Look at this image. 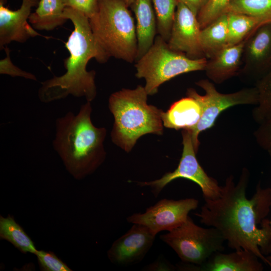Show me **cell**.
Returning <instances> with one entry per match:
<instances>
[{
    "label": "cell",
    "instance_id": "cell-1",
    "mask_svg": "<svg viewBox=\"0 0 271 271\" xmlns=\"http://www.w3.org/2000/svg\"><path fill=\"white\" fill-rule=\"evenodd\" d=\"M249 177L246 168L236 184L232 175L228 177L219 196L204 199L200 211L195 215L201 223L218 229L230 248L250 250L270 267L265 255L271 230L269 220L265 218L270 209L271 188H263L259 183L254 194L247 198Z\"/></svg>",
    "mask_w": 271,
    "mask_h": 271
},
{
    "label": "cell",
    "instance_id": "cell-2",
    "mask_svg": "<svg viewBox=\"0 0 271 271\" xmlns=\"http://www.w3.org/2000/svg\"><path fill=\"white\" fill-rule=\"evenodd\" d=\"M64 18L70 20L74 30L65 43L70 56L64 60L66 70L60 76H54L41 83L38 97L42 102L49 103L66 98L69 95L84 97L91 102L96 95L95 71H88L87 65L95 58L99 63L109 58L96 41L89 18L82 13L66 7Z\"/></svg>",
    "mask_w": 271,
    "mask_h": 271
},
{
    "label": "cell",
    "instance_id": "cell-3",
    "mask_svg": "<svg viewBox=\"0 0 271 271\" xmlns=\"http://www.w3.org/2000/svg\"><path fill=\"white\" fill-rule=\"evenodd\" d=\"M90 102L82 105L77 114L68 111L55 121L53 147L68 172L78 180L94 172L106 155V129L93 125Z\"/></svg>",
    "mask_w": 271,
    "mask_h": 271
},
{
    "label": "cell",
    "instance_id": "cell-4",
    "mask_svg": "<svg viewBox=\"0 0 271 271\" xmlns=\"http://www.w3.org/2000/svg\"><path fill=\"white\" fill-rule=\"evenodd\" d=\"M148 95L145 87L138 85L134 89L115 92L109 98V109L114 117L111 139L127 153L142 136L163 134V111L148 104Z\"/></svg>",
    "mask_w": 271,
    "mask_h": 271
},
{
    "label": "cell",
    "instance_id": "cell-5",
    "mask_svg": "<svg viewBox=\"0 0 271 271\" xmlns=\"http://www.w3.org/2000/svg\"><path fill=\"white\" fill-rule=\"evenodd\" d=\"M125 0H98L90 19L92 33L107 56L129 63L138 52L136 26Z\"/></svg>",
    "mask_w": 271,
    "mask_h": 271
},
{
    "label": "cell",
    "instance_id": "cell-6",
    "mask_svg": "<svg viewBox=\"0 0 271 271\" xmlns=\"http://www.w3.org/2000/svg\"><path fill=\"white\" fill-rule=\"evenodd\" d=\"M207 59H191L185 54L172 49L159 35L149 50L135 65L138 78H144L148 95L156 94L160 86L179 75L204 70Z\"/></svg>",
    "mask_w": 271,
    "mask_h": 271
},
{
    "label": "cell",
    "instance_id": "cell-7",
    "mask_svg": "<svg viewBox=\"0 0 271 271\" xmlns=\"http://www.w3.org/2000/svg\"><path fill=\"white\" fill-rule=\"evenodd\" d=\"M183 263L200 265L214 253L224 250L225 241L215 228H204L194 223L189 216L179 227L160 236Z\"/></svg>",
    "mask_w": 271,
    "mask_h": 271
},
{
    "label": "cell",
    "instance_id": "cell-8",
    "mask_svg": "<svg viewBox=\"0 0 271 271\" xmlns=\"http://www.w3.org/2000/svg\"><path fill=\"white\" fill-rule=\"evenodd\" d=\"M196 84L202 88L205 94H199L193 88H189L187 95L197 99L202 106V114L198 123L188 130L191 134L193 146L197 153L200 142L199 134L212 127L220 114L225 109L240 104L257 105L258 93L255 86L246 88L238 91L228 94L219 92L213 83L207 79H202Z\"/></svg>",
    "mask_w": 271,
    "mask_h": 271
},
{
    "label": "cell",
    "instance_id": "cell-9",
    "mask_svg": "<svg viewBox=\"0 0 271 271\" xmlns=\"http://www.w3.org/2000/svg\"><path fill=\"white\" fill-rule=\"evenodd\" d=\"M183 151L177 168L168 172L161 178L148 182L138 183L140 186H149L157 197L164 188L178 178H185L196 183L201 188L204 199L214 200L220 195L221 186L214 178L209 176L199 164L196 154L190 132L187 129L182 131Z\"/></svg>",
    "mask_w": 271,
    "mask_h": 271
},
{
    "label": "cell",
    "instance_id": "cell-10",
    "mask_svg": "<svg viewBox=\"0 0 271 271\" xmlns=\"http://www.w3.org/2000/svg\"><path fill=\"white\" fill-rule=\"evenodd\" d=\"M198 200L163 199L148 208L144 213H136L127 217L128 222L146 226L156 235L162 231H171L184 223L189 212L198 206Z\"/></svg>",
    "mask_w": 271,
    "mask_h": 271
},
{
    "label": "cell",
    "instance_id": "cell-11",
    "mask_svg": "<svg viewBox=\"0 0 271 271\" xmlns=\"http://www.w3.org/2000/svg\"><path fill=\"white\" fill-rule=\"evenodd\" d=\"M270 70L271 22L259 26L246 39L238 75L244 82L254 85Z\"/></svg>",
    "mask_w": 271,
    "mask_h": 271
},
{
    "label": "cell",
    "instance_id": "cell-12",
    "mask_svg": "<svg viewBox=\"0 0 271 271\" xmlns=\"http://www.w3.org/2000/svg\"><path fill=\"white\" fill-rule=\"evenodd\" d=\"M201 31L197 16L185 5L178 2L167 42L169 46L191 59L205 57L200 44Z\"/></svg>",
    "mask_w": 271,
    "mask_h": 271
},
{
    "label": "cell",
    "instance_id": "cell-13",
    "mask_svg": "<svg viewBox=\"0 0 271 271\" xmlns=\"http://www.w3.org/2000/svg\"><path fill=\"white\" fill-rule=\"evenodd\" d=\"M156 235L146 226L133 224L123 235L117 239L107 252L111 262L122 266L140 262L154 242Z\"/></svg>",
    "mask_w": 271,
    "mask_h": 271
},
{
    "label": "cell",
    "instance_id": "cell-14",
    "mask_svg": "<svg viewBox=\"0 0 271 271\" xmlns=\"http://www.w3.org/2000/svg\"><path fill=\"white\" fill-rule=\"evenodd\" d=\"M39 0H22L20 9L13 11L0 0V47L12 41L24 43L31 37L41 36L28 23L32 8L38 6Z\"/></svg>",
    "mask_w": 271,
    "mask_h": 271
},
{
    "label": "cell",
    "instance_id": "cell-15",
    "mask_svg": "<svg viewBox=\"0 0 271 271\" xmlns=\"http://www.w3.org/2000/svg\"><path fill=\"white\" fill-rule=\"evenodd\" d=\"M259 259L253 252L242 249L228 253L217 252L200 265L186 263L182 268L199 271H262L263 266Z\"/></svg>",
    "mask_w": 271,
    "mask_h": 271
},
{
    "label": "cell",
    "instance_id": "cell-16",
    "mask_svg": "<svg viewBox=\"0 0 271 271\" xmlns=\"http://www.w3.org/2000/svg\"><path fill=\"white\" fill-rule=\"evenodd\" d=\"M245 40L237 44L228 46L207 59L204 71L211 80L221 84L238 74L242 65Z\"/></svg>",
    "mask_w": 271,
    "mask_h": 271
},
{
    "label": "cell",
    "instance_id": "cell-17",
    "mask_svg": "<svg viewBox=\"0 0 271 271\" xmlns=\"http://www.w3.org/2000/svg\"><path fill=\"white\" fill-rule=\"evenodd\" d=\"M130 8L134 12L138 39L136 62L152 46L157 32L156 14L152 0H134Z\"/></svg>",
    "mask_w": 271,
    "mask_h": 271
},
{
    "label": "cell",
    "instance_id": "cell-18",
    "mask_svg": "<svg viewBox=\"0 0 271 271\" xmlns=\"http://www.w3.org/2000/svg\"><path fill=\"white\" fill-rule=\"evenodd\" d=\"M202 111L199 101L187 95V97L173 103L166 112H162L163 125L176 130L190 129L198 123Z\"/></svg>",
    "mask_w": 271,
    "mask_h": 271
},
{
    "label": "cell",
    "instance_id": "cell-19",
    "mask_svg": "<svg viewBox=\"0 0 271 271\" xmlns=\"http://www.w3.org/2000/svg\"><path fill=\"white\" fill-rule=\"evenodd\" d=\"M65 8L64 0H40L29 22L36 30H53L67 21L63 17Z\"/></svg>",
    "mask_w": 271,
    "mask_h": 271
},
{
    "label": "cell",
    "instance_id": "cell-20",
    "mask_svg": "<svg viewBox=\"0 0 271 271\" xmlns=\"http://www.w3.org/2000/svg\"><path fill=\"white\" fill-rule=\"evenodd\" d=\"M200 40L202 51L207 59L228 46L227 13L201 29Z\"/></svg>",
    "mask_w": 271,
    "mask_h": 271
},
{
    "label": "cell",
    "instance_id": "cell-21",
    "mask_svg": "<svg viewBox=\"0 0 271 271\" xmlns=\"http://www.w3.org/2000/svg\"><path fill=\"white\" fill-rule=\"evenodd\" d=\"M228 46L244 41L261 25L270 22L263 19L228 12Z\"/></svg>",
    "mask_w": 271,
    "mask_h": 271
},
{
    "label": "cell",
    "instance_id": "cell-22",
    "mask_svg": "<svg viewBox=\"0 0 271 271\" xmlns=\"http://www.w3.org/2000/svg\"><path fill=\"white\" fill-rule=\"evenodd\" d=\"M0 238L10 242L24 253L35 254L37 251L31 238L10 215L7 217L0 216Z\"/></svg>",
    "mask_w": 271,
    "mask_h": 271
},
{
    "label": "cell",
    "instance_id": "cell-23",
    "mask_svg": "<svg viewBox=\"0 0 271 271\" xmlns=\"http://www.w3.org/2000/svg\"><path fill=\"white\" fill-rule=\"evenodd\" d=\"M157 19V32L168 42L175 19L178 0H152Z\"/></svg>",
    "mask_w": 271,
    "mask_h": 271
},
{
    "label": "cell",
    "instance_id": "cell-24",
    "mask_svg": "<svg viewBox=\"0 0 271 271\" xmlns=\"http://www.w3.org/2000/svg\"><path fill=\"white\" fill-rule=\"evenodd\" d=\"M258 93L257 106L252 110L253 119L259 124L271 117V70L255 84Z\"/></svg>",
    "mask_w": 271,
    "mask_h": 271
},
{
    "label": "cell",
    "instance_id": "cell-25",
    "mask_svg": "<svg viewBox=\"0 0 271 271\" xmlns=\"http://www.w3.org/2000/svg\"><path fill=\"white\" fill-rule=\"evenodd\" d=\"M228 12L271 21V0H230Z\"/></svg>",
    "mask_w": 271,
    "mask_h": 271
},
{
    "label": "cell",
    "instance_id": "cell-26",
    "mask_svg": "<svg viewBox=\"0 0 271 271\" xmlns=\"http://www.w3.org/2000/svg\"><path fill=\"white\" fill-rule=\"evenodd\" d=\"M230 2V0H208L197 16L201 29L227 13Z\"/></svg>",
    "mask_w": 271,
    "mask_h": 271
},
{
    "label": "cell",
    "instance_id": "cell-27",
    "mask_svg": "<svg viewBox=\"0 0 271 271\" xmlns=\"http://www.w3.org/2000/svg\"><path fill=\"white\" fill-rule=\"evenodd\" d=\"M41 269L44 271L72 270L62 260L51 251L38 250L35 254Z\"/></svg>",
    "mask_w": 271,
    "mask_h": 271
},
{
    "label": "cell",
    "instance_id": "cell-28",
    "mask_svg": "<svg viewBox=\"0 0 271 271\" xmlns=\"http://www.w3.org/2000/svg\"><path fill=\"white\" fill-rule=\"evenodd\" d=\"M66 7L79 11L89 19L97 12L98 0H64Z\"/></svg>",
    "mask_w": 271,
    "mask_h": 271
},
{
    "label": "cell",
    "instance_id": "cell-29",
    "mask_svg": "<svg viewBox=\"0 0 271 271\" xmlns=\"http://www.w3.org/2000/svg\"><path fill=\"white\" fill-rule=\"evenodd\" d=\"M5 49L7 52V56L5 59L1 60V74H7L12 77L20 76L33 80H37L36 77L33 74L23 71L15 66L10 60L9 49L8 48H5Z\"/></svg>",
    "mask_w": 271,
    "mask_h": 271
},
{
    "label": "cell",
    "instance_id": "cell-30",
    "mask_svg": "<svg viewBox=\"0 0 271 271\" xmlns=\"http://www.w3.org/2000/svg\"><path fill=\"white\" fill-rule=\"evenodd\" d=\"M254 135L261 148L267 151L271 147V117L259 124Z\"/></svg>",
    "mask_w": 271,
    "mask_h": 271
},
{
    "label": "cell",
    "instance_id": "cell-31",
    "mask_svg": "<svg viewBox=\"0 0 271 271\" xmlns=\"http://www.w3.org/2000/svg\"><path fill=\"white\" fill-rule=\"evenodd\" d=\"M208 0H178L187 7L195 15L197 16L199 12Z\"/></svg>",
    "mask_w": 271,
    "mask_h": 271
},
{
    "label": "cell",
    "instance_id": "cell-32",
    "mask_svg": "<svg viewBox=\"0 0 271 271\" xmlns=\"http://www.w3.org/2000/svg\"><path fill=\"white\" fill-rule=\"evenodd\" d=\"M265 257L270 263L271 267V241L269 243Z\"/></svg>",
    "mask_w": 271,
    "mask_h": 271
},
{
    "label": "cell",
    "instance_id": "cell-33",
    "mask_svg": "<svg viewBox=\"0 0 271 271\" xmlns=\"http://www.w3.org/2000/svg\"><path fill=\"white\" fill-rule=\"evenodd\" d=\"M125 1L129 7H131V6L132 5L134 1V0H125Z\"/></svg>",
    "mask_w": 271,
    "mask_h": 271
},
{
    "label": "cell",
    "instance_id": "cell-34",
    "mask_svg": "<svg viewBox=\"0 0 271 271\" xmlns=\"http://www.w3.org/2000/svg\"><path fill=\"white\" fill-rule=\"evenodd\" d=\"M271 160V147L267 150Z\"/></svg>",
    "mask_w": 271,
    "mask_h": 271
},
{
    "label": "cell",
    "instance_id": "cell-35",
    "mask_svg": "<svg viewBox=\"0 0 271 271\" xmlns=\"http://www.w3.org/2000/svg\"><path fill=\"white\" fill-rule=\"evenodd\" d=\"M270 209H271V204H270ZM269 225H270V230H271V219L269 220Z\"/></svg>",
    "mask_w": 271,
    "mask_h": 271
}]
</instances>
